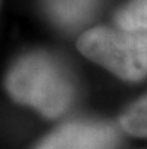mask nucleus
Returning <instances> with one entry per match:
<instances>
[{
    "mask_svg": "<svg viewBox=\"0 0 147 149\" xmlns=\"http://www.w3.org/2000/svg\"><path fill=\"white\" fill-rule=\"evenodd\" d=\"M6 91L12 98L36 109L47 118L66 111L74 87L63 68L47 54H26L15 62L6 77Z\"/></svg>",
    "mask_w": 147,
    "mask_h": 149,
    "instance_id": "1",
    "label": "nucleus"
},
{
    "mask_svg": "<svg viewBox=\"0 0 147 149\" xmlns=\"http://www.w3.org/2000/svg\"><path fill=\"white\" fill-rule=\"evenodd\" d=\"M120 125L131 136L147 137V95L135 101L120 118Z\"/></svg>",
    "mask_w": 147,
    "mask_h": 149,
    "instance_id": "6",
    "label": "nucleus"
},
{
    "mask_svg": "<svg viewBox=\"0 0 147 149\" xmlns=\"http://www.w3.org/2000/svg\"><path fill=\"white\" fill-rule=\"evenodd\" d=\"M96 0H47L50 14L63 26H77L87 18Z\"/></svg>",
    "mask_w": 147,
    "mask_h": 149,
    "instance_id": "4",
    "label": "nucleus"
},
{
    "mask_svg": "<svg viewBox=\"0 0 147 149\" xmlns=\"http://www.w3.org/2000/svg\"><path fill=\"white\" fill-rule=\"evenodd\" d=\"M116 21L122 30L147 33V0H132L119 11Z\"/></svg>",
    "mask_w": 147,
    "mask_h": 149,
    "instance_id": "5",
    "label": "nucleus"
},
{
    "mask_svg": "<svg viewBox=\"0 0 147 149\" xmlns=\"http://www.w3.org/2000/svg\"><path fill=\"white\" fill-rule=\"evenodd\" d=\"M80 53L128 81L147 75V33L95 27L77 41Z\"/></svg>",
    "mask_w": 147,
    "mask_h": 149,
    "instance_id": "2",
    "label": "nucleus"
},
{
    "mask_svg": "<svg viewBox=\"0 0 147 149\" xmlns=\"http://www.w3.org/2000/svg\"><path fill=\"white\" fill-rule=\"evenodd\" d=\"M116 130L102 122H71L51 133L36 149H114Z\"/></svg>",
    "mask_w": 147,
    "mask_h": 149,
    "instance_id": "3",
    "label": "nucleus"
}]
</instances>
